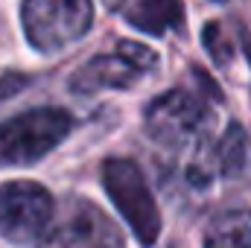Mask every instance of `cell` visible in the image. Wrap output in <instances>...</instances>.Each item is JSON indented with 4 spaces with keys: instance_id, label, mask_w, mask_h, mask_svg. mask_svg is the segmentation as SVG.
I'll return each mask as SVG.
<instances>
[{
    "instance_id": "7",
    "label": "cell",
    "mask_w": 251,
    "mask_h": 248,
    "mask_svg": "<svg viewBox=\"0 0 251 248\" xmlns=\"http://www.w3.org/2000/svg\"><path fill=\"white\" fill-rule=\"evenodd\" d=\"M204 120V105L187 91H170L146 108V128L164 146H184L201 131Z\"/></svg>"
},
{
    "instance_id": "12",
    "label": "cell",
    "mask_w": 251,
    "mask_h": 248,
    "mask_svg": "<svg viewBox=\"0 0 251 248\" xmlns=\"http://www.w3.org/2000/svg\"><path fill=\"white\" fill-rule=\"evenodd\" d=\"M24 82H26L24 76H12V73L0 76V99H3V97H12V91H15V88H21Z\"/></svg>"
},
{
    "instance_id": "13",
    "label": "cell",
    "mask_w": 251,
    "mask_h": 248,
    "mask_svg": "<svg viewBox=\"0 0 251 248\" xmlns=\"http://www.w3.org/2000/svg\"><path fill=\"white\" fill-rule=\"evenodd\" d=\"M105 6H108V9H120V6H123V0H105Z\"/></svg>"
},
{
    "instance_id": "8",
    "label": "cell",
    "mask_w": 251,
    "mask_h": 248,
    "mask_svg": "<svg viewBox=\"0 0 251 248\" xmlns=\"http://www.w3.org/2000/svg\"><path fill=\"white\" fill-rule=\"evenodd\" d=\"M126 15L137 29L149 35H164L167 29H181L184 24L181 0H134V6Z\"/></svg>"
},
{
    "instance_id": "5",
    "label": "cell",
    "mask_w": 251,
    "mask_h": 248,
    "mask_svg": "<svg viewBox=\"0 0 251 248\" xmlns=\"http://www.w3.org/2000/svg\"><path fill=\"white\" fill-rule=\"evenodd\" d=\"M38 248H126L117 225L94 201H70L53 228H44Z\"/></svg>"
},
{
    "instance_id": "14",
    "label": "cell",
    "mask_w": 251,
    "mask_h": 248,
    "mask_svg": "<svg viewBox=\"0 0 251 248\" xmlns=\"http://www.w3.org/2000/svg\"><path fill=\"white\" fill-rule=\"evenodd\" d=\"M216 3H222V0H216Z\"/></svg>"
},
{
    "instance_id": "6",
    "label": "cell",
    "mask_w": 251,
    "mask_h": 248,
    "mask_svg": "<svg viewBox=\"0 0 251 248\" xmlns=\"http://www.w3.org/2000/svg\"><path fill=\"white\" fill-rule=\"evenodd\" d=\"M152 64H155V56L143 44L123 41L114 56L91 59L70 79V88L79 94H97L102 88H131L146 76Z\"/></svg>"
},
{
    "instance_id": "9",
    "label": "cell",
    "mask_w": 251,
    "mask_h": 248,
    "mask_svg": "<svg viewBox=\"0 0 251 248\" xmlns=\"http://www.w3.org/2000/svg\"><path fill=\"white\" fill-rule=\"evenodd\" d=\"M204 248H251V210L234 207L219 213L207 225Z\"/></svg>"
},
{
    "instance_id": "10",
    "label": "cell",
    "mask_w": 251,
    "mask_h": 248,
    "mask_svg": "<svg viewBox=\"0 0 251 248\" xmlns=\"http://www.w3.org/2000/svg\"><path fill=\"white\" fill-rule=\"evenodd\" d=\"M216 164H219L222 175H231V178L243 175V170L251 164V143L240 125H228V131L219 137Z\"/></svg>"
},
{
    "instance_id": "1",
    "label": "cell",
    "mask_w": 251,
    "mask_h": 248,
    "mask_svg": "<svg viewBox=\"0 0 251 248\" xmlns=\"http://www.w3.org/2000/svg\"><path fill=\"white\" fill-rule=\"evenodd\" d=\"M24 35L38 53H62L73 47L94 21L91 0H24Z\"/></svg>"
},
{
    "instance_id": "11",
    "label": "cell",
    "mask_w": 251,
    "mask_h": 248,
    "mask_svg": "<svg viewBox=\"0 0 251 248\" xmlns=\"http://www.w3.org/2000/svg\"><path fill=\"white\" fill-rule=\"evenodd\" d=\"M204 44H207V53L216 64H228L234 59V47L228 44V38H225V32H222V26L216 21H210L204 26Z\"/></svg>"
},
{
    "instance_id": "4",
    "label": "cell",
    "mask_w": 251,
    "mask_h": 248,
    "mask_svg": "<svg viewBox=\"0 0 251 248\" xmlns=\"http://www.w3.org/2000/svg\"><path fill=\"white\" fill-rule=\"evenodd\" d=\"M53 219V196L35 181L0 184V234L26 246L44 234Z\"/></svg>"
},
{
    "instance_id": "3",
    "label": "cell",
    "mask_w": 251,
    "mask_h": 248,
    "mask_svg": "<svg viewBox=\"0 0 251 248\" xmlns=\"http://www.w3.org/2000/svg\"><path fill=\"white\" fill-rule=\"evenodd\" d=\"M102 184L134 237L143 246H152L161 234V213L140 167L128 158H108L102 167Z\"/></svg>"
},
{
    "instance_id": "2",
    "label": "cell",
    "mask_w": 251,
    "mask_h": 248,
    "mask_svg": "<svg viewBox=\"0 0 251 248\" xmlns=\"http://www.w3.org/2000/svg\"><path fill=\"white\" fill-rule=\"evenodd\" d=\"M73 128L64 108H32L0 123V167H24L56 149Z\"/></svg>"
}]
</instances>
